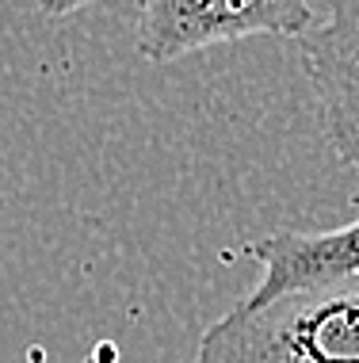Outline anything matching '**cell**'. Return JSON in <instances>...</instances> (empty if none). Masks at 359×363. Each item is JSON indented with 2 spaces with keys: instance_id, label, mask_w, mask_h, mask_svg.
Here are the masks:
<instances>
[{
  "instance_id": "6da1fadb",
  "label": "cell",
  "mask_w": 359,
  "mask_h": 363,
  "mask_svg": "<svg viewBox=\"0 0 359 363\" xmlns=\"http://www.w3.org/2000/svg\"><path fill=\"white\" fill-rule=\"evenodd\" d=\"M195 363H359V272L241 298L203 333Z\"/></svg>"
},
{
  "instance_id": "7a4b0ae2",
  "label": "cell",
  "mask_w": 359,
  "mask_h": 363,
  "mask_svg": "<svg viewBox=\"0 0 359 363\" xmlns=\"http://www.w3.org/2000/svg\"><path fill=\"white\" fill-rule=\"evenodd\" d=\"M138 54L145 62L210 50L241 38H298L317 19L314 0H134Z\"/></svg>"
},
{
  "instance_id": "3957f363",
  "label": "cell",
  "mask_w": 359,
  "mask_h": 363,
  "mask_svg": "<svg viewBox=\"0 0 359 363\" xmlns=\"http://www.w3.org/2000/svg\"><path fill=\"white\" fill-rule=\"evenodd\" d=\"M295 43L321 134L348 169L359 172V0H325V16Z\"/></svg>"
},
{
  "instance_id": "277c9868",
  "label": "cell",
  "mask_w": 359,
  "mask_h": 363,
  "mask_svg": "<svg viewBox=\"0 0 359 363\" xmlns=\"http://www.w3.org/2000/svg\"><path fill=\"white\" fill-rule=\"evenodd\" d=\"M237 257L260 268V283L249 291V298H271L283 291L317 287V283L359 272V218L336 225V230L314 233L275 230L268 238L241 245Z\"/></svg>"
},
{
  "instance_id": "5b68a950",
  "label": "cell",
  "mask_w": 359,
  "mask_h": 363,
  "mask_svg": "<svg viewBox=\"0 0 359 363\" xmlns=\"http://www.w3.org/2000/svg\"><path fill=\"white\" fill-rule=\"evenodd\" d=\"M92 4H103V0H35L38 16H46V19L76 16V12H84V8H92Z\"/></svg>"
}]
</instances>
